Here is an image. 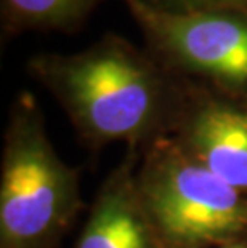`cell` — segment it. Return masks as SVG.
<instances>
[{"mask_svg":"<svg viewBox=\"0 0 247 248\" xmlns=\"http://www.w3.org/2000/svg\"><path fill=\"white\" fill-rule=\"evenodd\" d=\"M28 72L56 99L82 144L143 151L173 133L188 80L146 48L108 32L76 53H39Z\"/></svg>","mask_w":247,"mask_h":248,"instance_id":"6da1fadb","label":"cell"},{"mask_svg":"<svg viewBox=\"0 0 247 248\" xmlns=\"http://www.w3.org/2000/svg\"><path fill=\"white\" fill-rule=\"evenodd\" d=\"M85 207L79 171L58 155L37 98L8 109L0 167V248H61Z\"/></svg>","mask_w":247,"mask_h":248,"instance_id":"7a4b0ae2","label":"cell"},{"mask_svg":"<svg viewBox=\"0 0 247 248\" xmlns=\"http://www.w3.org/2000/svg\"><path fill=\"white\" fill-rule=\"evenodd\" d=\"M136 186L167 248H222L247 240V194L167 136L141 151Z\"/></svg>","mask_w":247,"mask_h":248,"instance_id":"3957f363","label":"cell"},{"mask_svg":"<svg viewBox=\"0 0 247 248\" xmlns=\"http://www.w3.org/2000/svg\"><path fill=\"white\" fill-rule=\"evenodd\" d=\"M145 39V48L188 80L247 98V8L167 13L122 0Z\"/></svg>","mask_w":247,"mask_h":248,"instance_id":"277c9868","label":"cell"},{"mask_svg":"<svg viewBox=\"0 0 247 248\" xmlns=\"http://www.w3.org/2000/svg\"><path fill=\"white\" fill-rule=\"evenodd\" d=\"M170 136L194 160L247 194V98L188 80Z\"/></svg>","mask_w":247,"mask_h":248,"instance_id":"5b68a950","label":"cell"},{"mask_svg":"<svg viewBox=\"0 0 247 248\" xmlns=\"http://www.w3.org/2000/svg\"><path fill=\"white\" fill-rule=\"evenodd\" d=\"M141 151L127 149L104 178L74 248H167L136 186Z\"/></svg>","mask_w":247,"mask_h":248,"instance_id":"8992f818","label":"cell"},{"mask_svg":"<svg viewBox=\"0 0 247 248\" xmlns=\"http://www.w3.org/2000/svg\"><path fill=\"white\" fill-rule=\"evenodd\" d=\"M104 0H0L2 42L19 34L76 32Z\"/></svg>","mask_w":247,"mask_h":248,"instance_id":"52a82bcc","label":"cell"},{"mask_svg":"<svg viewBox=\"0 0 247 248\" xmlns=\"http://www.w3.org/2000/svg\"><path fill=\"white\" fill-rule=\"evenodd\" d=\"M167 13H191L210 8H247V0H136Z\"/></svg>","mask_w":247,"mask_h":248,"instance_id":"ba28073f","label":"cell"},{"mask_svg":"<svg viewBox=\"0 0 247 248\" xmlns=\"http://www.w3.org/2000/svg\"><path fill=\"white\" fill-rule=\"evenodd\" d=\"M222 248H247V240H241V242H234V244L225 245Z\"/></svg>","mask_w":247,"mask_h":248,"instance_id":"9c48e42d","label":"cell"}]
</instances>
